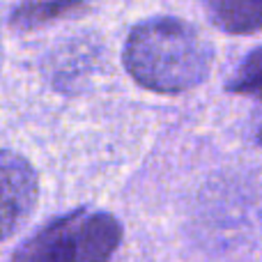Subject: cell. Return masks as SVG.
<instances>
[{
    "mask_svg": "<svg viewBox=\"0 0 262 262\" xmlns=\"http://www.w3.org/2000/svg\"><path fill=\"white\" fill-rule=\"evenodd\" d=\"M122 60L138 85L177 95L209 76L214 53L191 23L175 16H154L131 28Z\"/></svg>",
    "mask_w": 262,
    "mask_h": 262,
    "instance_id": "1",
    "label": "cell"
},
{
    "mask_svg": "<svg viewBox=\"0 0 262 262\" xmlns=\"http://www.w3.org/2000/svg\"><path fill=\"white\" fill-rule=\"evenodd\" d=\"M120 242L122 226L115 216L76 209L23 242L12 262H111Z\"/></svg>",
    "mask_w": 262,
    "mask_h": 262,
    "instance_id": "2",
    "label": "cell"
},
{
    "mask_svg": "<svg viewBox=\"0 0 262 262\" xmlns=\"http://www.w3.org/2000/svg\"><path fill=\"white\" fill-rule=\"evenodd\" d=\"M37 193L39 182L30 161L16 152L0 149V242L30 219Z\"/></svg>",
    "mask_w": 262,
    "mask_h": 262,
    "instance_id": "3",
    "label": "cell"
},
{
    "mask_svg": "<svg viewBox=\"0 0 262 262\" xmlns=\"http://www.w3.org/2000/svg\"><path fill=\"white\" fill-rule=\"evenodd\" d=\"M209 21L230 35L262 30V0H203Z\"/></svg>",
    "mask_w": 262,
    "mask_h": 262,
    "instance_id": "4",
    "label": "cell"
},
{
    "mask_svg": "<svg viewBox=\"0 0 262 262\" xmlns=\"http://www.w3.org/2000/svg\"><path fill=\"white\" fill-rule=\"evenodd\" d=\"M90 5L85 0H26L21 3L9 16V26L14 30H37L46 23L60 21L67 16H78L85 14Z\"/></svg>",
    "mask_w": 262,
    "mask_h": 262,
    "instance_id": "5",
    "label": "cell"
},
{
    "mask_svg": "<svg viewBox=\"0 0 262 262\" xmlns=\"http://www.w3.org/2000/svg\"><path fill=\"white\" fill-rule=\"evenodd\" d=\"M226 90L232 92V95L253 97V99L262 101V46L251 51V53L242 60L237 72L232 74V78L228 81Z\"/></svg>",
    "mask_w": 262,
    "mask_h": 262,
    "instance_id": "6",
    "label": "cell"
}]
</instances>
